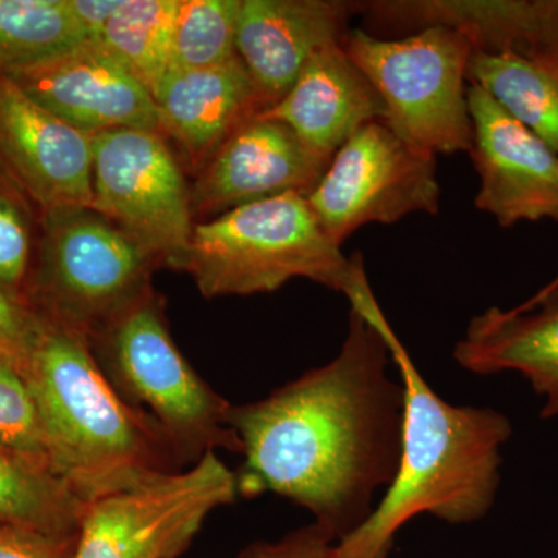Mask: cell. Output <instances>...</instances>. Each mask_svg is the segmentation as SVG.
I'll use <instances>...</instances> for the list:
<instances>
[{
    "label": "cell",
    "instance_id": "obj_26",
    "mask_svg": "<svg viewBox=\"0 0 558 558\" xmlns=\"http://www.w3.org/2000/svg\"><path fill=\"white\" fill-rule=\"evenodd\" d=\"M0 450L53 473L46 429L20 366L0 354Z\"/></svg>",
    "mask_w": 558,
    "mask_h": 558
},
{
    "label": "cell",
    "instance_id": "obj_31",
    "mask_svg": "<svg viewBox=\"0 0 558 558\" xmlns=\"http://www.w3.org/2000/svg\"><path fill=\"white\" fill-rule=\"evenodd\" d=\"M558 292V275L556 278L553 279V281L549 282V284H546L545 288L542 290H538L537 293H535L534 296H532V300H539L545 299V296L553 295V293Z\"/></svg>",
    "mask_w": 558,
    "mask_h": 558
},
{
    "label": "cell",
    "instance_id": "obj_19",
    "mask_svg": "<svg viewBox=\"0 0 558 558\" xmlns=\"http://www.w3.org/2000/svg\"><path fill=\"white\" fill-rule=\"evenodd\" d=\"M451 25L475 50L513 51L558 70V0H461Z\"/></svg>",
    "mask_w": 558,
    "mask_h": 558
},
{
    "label": "cell",
    "instance_id": "obj_2",
    "mask_svg": "<svg viewBox=\"0 0 558 558\" xmlns=\"http://www.w3.org/2000/svg\"><path fill=\"white\" fill-rule=\"evenodd\" d=\"M379 328L403 387L398 472L368 520L337 545L339 558H388L400 529L421 513L451 524L473 523L494 506L508 416L446 402L424 379L385 318L373 289L351 301Z\"/></svg>",
    "mask_w": 558,
    "mask_h": 558
},
{
    "label": "cell",
    "instance_id": "obj_4",
    "mask_svg": "<svg viewBox=\"0 0 558 558\" xmlns=\"http://www.w3.org/2000/svg\"><path fill=\"white\" fill-rule=\"evenodd\" d=\"M180 271L205 299L277 292L295 278L349 295L365 278L319 227L306 196L281 194L196 222Z\"/></svg>",
    "mask_w": 558,
    "mask_h": 558
},
{
    "label": "cell",
    "instance_id": "obj_12",
    "mask_svg": "<svg viewBox=\"0 0 558 558\" xmlns=\"http://www.w3.org/2000/svg\"><path fill=\"white\" fill-rule=\"evenodd\" d=\"M92 137L0 75V167L40 211L92 207Z\"/></svg>",
    "mask_w": 558,
    "mask_h": 558
},
{
    "label": "cell",
    "instance_id": "obj_14",
    "mask_svg": "<svg viewBox=\"0 0 558 558\" xmlns=\"http://www.w3.org/2000/svg\"><path fill=\"white\" fill-rule=\"evenodd\" d=\"M9 78L43 108L86 134L160 131L149 90L92 40Z\"/></svg>",
    "mask_w": 558,
    "mask_h": 558
},
{
    "label": "cell",
    "instance_id": "obj_22",
    "mask_svg": "<svg viewBox=\"0 0 558 558\" xmlns=\"http://www.w3.org/2000/svg\"><path fill=\"white\" fill-rule=\"evenodd\" d=\"M180 0H123L92 43L121 62L156 97L170 70Z\"/></svg>",
    "mask_w": 558,
    "mask_h": 558
},
{
    "label": "cell",
    "instance_id": "obj_27",
    "mask_svg": "<svg viewBox=\"0 0 558 558\" xmlns=\"http://www.w3.org/2000/svg\"><path fill=\"white\" fill-rule=\"evenodd\" d=\"M40 328L43 318L27 303L0 288V354L24 369Z\"/></svg>",
    "mask_w": 558,
    "mask_h": 558
},
{
    "label": "cell",
    "instance_id": "obj_23",
    "mask_svg": "<svg viewBox=\"0 0 558 558\" xmlns=\"http://www.w3.org/2000/svg\"><path fill=\"white\" fill-rule=\"evenodd\" d=\"M86 40L69 0H0V75L35 68Z\"/></svg>",
    "mask_w": 558,
    "mask_h": 558
},
{
    "label": "cell",
    "instance_id": "obj_7",
    "mask_svg": "<svg viewBox=\"0 0 558 558\" xmlns=\"http://www.w3.org/2000/svg\"><path fill=\"white\" fill-rule=\"evenodd\" d=\"M387 108L385 124L413 148L470 153L468 70L473 46L461 33L428 27L402 39L349 31L341 43Z\"/></svg>",
    "mask_w": 558,
    "mask_h": 558
},
{
    "label": "cell",
    "instance_id": "obj_18",
    "mask_svg": "<svg viewBox=\"0 0 558 558\" xmlns=\"http://www.w3.org/2000/svg\"><path fill=\"white\" fill-rule=\"evenodd\" d=\"M453 355L462 368L481 376L523 374L545 399L542 417L558 416V292L513 310L490 307L476 315Z\"/></svg>",
    "mask_w": 558,
    "mask_h": 558
},
{
    "label": "cell",
    "instance_id": "obj_20",
    "mask_svg": "<svg viewBox=\"0 0 558 558\" xmlns=\"http://www.w3.org/2000/svg\"><path fill=\"white\" fill-rule=\"evenodd\" d=\"M468 81L558 154V70L513 51L473 50Z\"/></svg>",
    "mask_w": 558,
    "mask_h": 558
},
{
    "label": "cell",
    "instance_id": "obj_11",
    "mask_svg": "<svg viewBox=\"0 0 558 558\" xmlns=\"http://www.w3.org/2000/svg\"><path fill=\"white\" fill-rule=\"evenodd\" d=\"M472 157L480 175L475 207L499 226L558 222V154L509 116L486 90L468 87Z\"/></svg>",
    "mask_w": 558,
    "mask_h": 558
},
{
    "label": "cell",
    "instance_id": "obj_25",
    "mask_svg": "<svg viewBox=\"0 0 558 558\" xmlns=\"http://www.w3.org/2000/svg\"><path fill=\"white\" fill-rule=\"evenodd\" d=\"M39 220L40 209L0 167V288L24 303Z\"/></svg>",
    "mask_w": 558,
    "mask_h": 558
},
{
    "label": "cell",
    "instance_id": "obj_16",
    "mask_svg": "<svg viewBox=\"0 0 558 558\" xmlns=\"http://www.w3.org/2000/svg\"><path fill=\"white\" fill-rule=\"evenodd\" d=\"M259 116L281 121L315 156L332 161L352 135L387 121L379 92L341 44L312 54L284 98Z\"/></svg>",
    "mask_w": 558,
    "mask_h": 558
},
{
    "label": "cell",
    "instance_id": "obj_29",
    "mask_svg": "<svg viewBox=\"0 0 558 558\" xmlns=\"http://www.w3.org/2000/svg\"><path fill=\"white\" fill-rule=\"evenodd\" d=\"M76 537H53L0 524V558H75Z\"/></svg>",
    "mask_w": 558,
    "mask_h": 558
},
{
    "label": "cell",
    "instance_id": "obj_6",
    "mask_svg": "<svg viewBox=\"0 0 558 558\" xmlns=\"http://www.w3.org/2000/svg\"><path fill=\"white\" fill-rule=\"evenodd\" d=\"M157 269V260L97 209H46L25 301L39 317L90 340L153 290Z\"/></svg>",
    "mask_w": 558,
    "mask_h": 558
},
{
    "label": "cell",
    "instance_id": "obj_30",
    "mask_svg": "<svg viewBox=\"0 0 558 558\" xmlns=\"http://www.w3.org/2000/svg\"><path fill=\"white\" fill-rule=\"evenodd\" d=\"M73 14L86 32L87 40H95L123 0H69Z\"/></svg>",
    "mask_w": 558,
    "mask_h": 558
},
{
    "label": "cell",
    "instance_id": "obj_5",
    "mask_svg": "<svg viewBox=\"0 0 558 558\" xmlns=\"http://www.w3.org/2000/svg\"><path fill=\"white\" fill-rule=\"evenodd\" d=\"M89 343L110 385L159 428L180 468L219 450L242 454L241 439L226 421L230 402L180 352L156 290L112 319Z\"/></svg>",
    "mask_w": 558,
    "mask_h": 558
},
{
    "label": "cell",
    "instance_id": "obj_28",
    "mask_svg": "<svg viewBox=\"0 0 558 558\" xmlns=\"http://www.w3.org/2000/svg\"><path fill=\"white\" fill-rule=\"evenodd\" d=\"M339 538L318 523L289 532L278 542H258L247 546L236 558H339Z\"/></svg>",
    "mask_w": 558,
    "mask_h": 558
},
{
    "label": "cell",
    "instance_id": "obj_13",
    "mask_svg": "<svg viewBox=\"0 0 558 558\" xmlns=\"http://www.w3.org/2000/svg\"><path fill=\"white\" fill-rule=\"evenodd\" d=\"M281 121L256 116L227 138L191 185L194 218L281 194L307 196L328 170Z\"/></svg>",
    "mask_w": 558,
    "mask_h": 558
},
{
    "label": "cell",
    "instance_id": "obj_10",
    "mask_svg": "<svg viewBox=\"0 0 558 558\" xmlns=\"http://www.w3.org/2000/svg\"><path fill=\"white\" fill-rule=\"evenodd\" d=\"M306 199L319 227L341 247L368 223H395L413 213L438 215L436 156L374 121L337 150Z\"/></svg>",
    "mask_w": 558,
    "mask_h": 558
},
{
    "label": "cell",
    "instance_id": "obj_21",
    "mask_svg": "<svg viewBox=\"0 0 558 558\" xmlns=\"http://www.w3.org/2000/svg\"><path fill=\"white\" fill-rule=\"evenodd\" d=\"M86 501L60 476L0 450V524L76 537Z\"/></svg>",
    "mask_w": 558,
    "mask_h": 558
},
{
    "label": "cell",
    "instance_id": "obj_3",
    "mask_svg": "<svg viewBox=\"0 0 558 558\" xmlns=\"http://www.w3.org/2000/svg\"><path fill=\"white\" fill-rule=\"evenodd\" d=\"M22 374L38 403L54 475L84 501L182 470L159 428L120 398L80 333L43 318Z\"/></svg>",
    "mask_w": 558,
    "mask_h": 558
},
{
    "label": "cell",
    "instance_id": "obj_17",
    "mask_svg": "<svg viewBox=\"0 0 558 558\" xmlns=\"http://www.w3.org/2000/svg\"><path fill=\"white\" fill-rule=\"evenodd\" d=\"M154 101L161 134L199 171L234 131L263 112L240 57L216 68L170 70Z\"/></svg>",
    "mask_w": 558,
    "mask_h": 558
},
{
    "label": "cell",
    "instance_id": "obj_8",
    "mask_svg": "<svg viewBox=\"0 0 558 558\" xmlns=\"http://www.w3.org/2000/svg\"><path fill=\"white\" fill-rule=\"evenodd\" d=\"M238 497L234 472L207 453L191 468L87 501L75 558H178L209 513Z\"/></svg>",
    "mask_w": 558,
    "mask_h": 558
},
{
    "label": "cell",
    "instance_id": "obj_1",
    "mask_svg": "<svg viewBox=\"0 0 558 558\" xmlns=\"http://www.w3.org/2000/svg\"><path fill=\"white\" fill-rule=\"evenodd\" d=\"M379 328L351 310L347 340L328 365L233 405L227 425L242 442L238 495L270 494L310 510L339 542L362 526L389 487L402 450L403 387L389 374Z\"/></svg>",
    "mask_w": 558,
    "mask_h": 558
},
{
    "label": "cell",
    "instance_id": "obj_9",
    "mask_svg": "<svg viewBox=\"0 0 558 558\" xmlns=\"http://www.w3.org/2000/svg\"><path fill=\"white\" fill-rule=\"evenodd\" d=\"M92 208L138 242L160 267L179 270L193 236L191 185L160 131L92 137Z\"/></svg>",
    "mask_w": 558,
    "mask_h": 558
},
{
    "label": "cell",
    "instance_id": "obj_24",
    "mask_svg": "<svg viewBox=\"0 0 558 558\" xmlns=\"http://www.w3.org/2000/svg\"><path fill=\"white\" fill-rule=\"evenodd\" d=\"M240 5L241 0H180L170 70L216 68L234 60Z\"/></svg>",
    "mask_w": 558,
    "mask_h": 558
},
{
    "label": "cell",
    "instance_id": "obj_15",
    "mask_svg": "<svg viewBox=\"0 0 558 558\" xmlns=\"http://www.w3.org/2000/svg\"><path fill=\"white\" fill-rule=\"evenodd\" d=\"M352 14L341 0H241L236 53L263 112L288 95L315 51L343 43Z\"/></svg>",
    "mask_w": 558,
    "mask_h": 558
}]
</instances>
